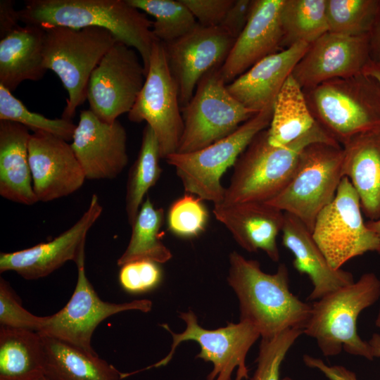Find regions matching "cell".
<instances>
[{"instance_id": "cell-1", "label": "cell", "mask_w": 380, "mask_h": 380, "mask_svg": "<svg viewBox=\"0 0 380 380\" xmlns=\"http://www.w3.org/2000/svg\"><path fill=\"white\" fill-rule=\"evenodd\" d=\"M229 262L227 279L239 300L240 321L253 325L262 338L289 329H304L312 304L290 291L285 264H280L275 273H266L258 261L246 259L235 251L229 254Z\"/></svg>"}, {"instance_id": "cell-2", "label": "cell", "mask_w": 380, "mask_h": 380, "mask_svg": "<svg viewBox=\"0 0 380 380\" xmlns=\"http://www.w3.org/2000/svg\"><path fill=\"white\" fill-rule=\"evenodd\" d=\"M19 11L25 25L105 29L138 52L147 73L156 40L153 21L127 0H28Z\"/></svg>"}, {"instance_id": "cell-3", "label": "cell", "mask_w": 380, "mask_h": 380, "mask_svg": "<svg viewBox=\"0 0 380 380\" xmlns=\"http://www.w3.org/2000/svg\"><path fill=\"white\" fill-rule=\"evenodd\" d=\"M316 142L339 144L317 122L304 135L281 147L269 143L267 129L261 131L233 165L220 204L270 201L289 182L303 149Z\"/></svg>"}, {"instance_id": "cell-4", "label": "cell", "mask_w": 380, "mask_h": 380, "mask_svg": "<svg viewBox=\"0 0 380 380\" xmlns=\"http://www.w3.org/2000/svg\"><path fill=\"white\" fill-rule=\"evenodd\" d=\"M379 298L380 279L372 272L363 274L357 281L315 300L303 333L316 341L324 356L344 350L372 360L368 341L357 334V319Z\"/></svg>"}, {"instance_id": "cell-5", "label": "cell", "mask_w": 380, "mask_h": 380, "mask_svg": "<svg viewBox=\"0 0 380 380\" xmlns=\"http://www.w3.org/2000/svg\"><path fill=\"white\" fill-rule=\"evenodd\" d=\"M303 91L315 121L339 144L380 126V84L364 72Z\"/></svg>"}, {"instance_id": "cell-6", "label": "cell", "mask_w": 380, "mask_h": 380, "mask_svg": "<svg viewBox=\"0 0 380 380\" xmlns=\"http://www.w3.org/2000/svg\"><path fill=\"white\" fill-rule=\"evenodd\" d=\"M43 28L44 65L56 73L66 89L68 98L62 118L72 121L77 108L87 100L92 72L118 40L99 27Z\"/></svg>"}, {"instance_id": "cell-7", "label": "cell", "mask_w": 380, "mask_h": 380, "mask_svg": "<svg viewBox=\"0 0 380 380\" xmlns=\"http://www.w3.org/2000/svg\"><path fill=\"white\" fill-rule=\"evenodd\" d=\"M271 105L243 123L229 135L197 151L167 156L166 163L175 169L184 191L214 205L224 200L225 187L221 178L248 146L253 139L270 126Z\"/></svg>"}, {"instance_id": "cell-8", "label": "cell", "mask_w": 380, "mask_h": 380, "mask_svg": "<svg viewBox=\"0 0 380 380\" xmlns=\"http://www.w3.org/2000/svg\"><path fill=\"white\" fill-rule=\"evenodd\" d=\"M343 149L316 142L301 152L284 189L267 203L298 218L312 232L317 216L335 196L342 179Z\"/></svg>"}, {"instance_id": "cell-9", "label": "cell", "mask_w": 380, "mask_h": 380, "mask_svg": "<svg viewBox=\"0 0 380 380\" xmlns=\"http://www.w3.org/2000/svg\"><path fill=\"white\" fill-rule=\"evenodd\" d=\"M220 68L210 70L201 79L191 99L181 108L184 129L177 153L203 149L229 135L258 113L229 92Z\"/></svg>"}, {"instance_id": "cell-10", "label": "cell", "mask_w": 380, "mask_h": 380, "mask_svg": "<svg viewBox=\"0 0 380 380\" xmlns=\"http://www.w3.org/2000/svg\"><path fill=\"white\" fill-rule=\"evenodd\" d=\"M312 235L335 270L355 257L377 252L380 246L377 236L363 221L360 198L346 177L333 200L317 216Z\"/></svg>"}, {"instance_id": "cell-11", "label": "cell", "mask_w": 380, "mask_h": 380, "mask_svg": "<svg viewBox=\"0 0 380 380\" xmlns=\"http://www.w3.org/2000/svg\"><path fill=\"white\" fill-rule=\"evenodd\" d=\"M179 317L186 323V329L177 334L167 324H162L172 338L170 351L163 359L142 370L166 365L181 343L194 341L201 347V351L196 357L210 362L213 365L206 380H231L236 368L235 380L248 379L246 356L251 346L260 337L258 330L253 325L239 321L210 330L198 324L196 315L191 310L180 312Z\"/></svg>"}, {"instance_id": "cell-12", "label": "cell", "mask_w": 380, "mask_h": 380, "mask_svg": "<svg viewBox=\"0 0 380 380\" xmlns=\"http://www.w3.org/2000/svg\"><path fill=\"white\" fill-rule=\"evenodd\" d=\"M128 118L133 122H146L157 138L161 158L177 153L184 129L178 88L164 44L157 39L153 45L144 84Z\"/></svg>"}, {"instance_id": "cell-13", "label": "cell", "mask_w": 380, "mask_h": 380, "mask_svg": "<svg viewBox=\"0 0 380 380\" xmlns=\"http://www.w3.org/2000/svg\"><path fill=\"white\" fill-rule=\"evenodd\" d=\"M76 265L77 279L71 298L58 312L45 317L38 333L61 340L90 355H98L91 343L94 331L101 322L127 310L148 312L153 304L148 299L122 303L102 300L86 276L84 258Z\"/></svg>"}, {"instance_id": "cell-14", "label": "cell", "mask_w": 380, "mask_h": 380, "mask_svg": "<svg viewBox=\"0 0 380 380\" xmlns=\"http://www.w3.org/2000/svg\"><path fill=\"white\" fill-rule=\"evenodd\" d=\"M137 53L117 41L92 72L87 100L89 110L102 121L114 122L133 107L146 77Z\"/></svg>"}, {"instance_id": "cell-15", "label": "cell", "mask_w": 380, "mask_h": 380, "mask_svg": "<svg viewBox=\"0 0 380 380\" xmlns=\"http://www.w3.org/2000/svg\"><path fill=\"white\" fill-rule=\"evenodd\" d=\"M235 39L220 27L198 23L183 37L164 44L170 72L179 92L181 108L191 99L201 79L226 60Z\"/></svg>"}, {"instance_id": "cell-16", "label": "cell", "mask_w": 380, "mask_h": 380, "mask_svg": "<svg viewBox=\"0 0 380 380\" xmlns=\"http://www.w3.org/2000/svg\"><path fill=\"white\" fill-rule=\"evenodd\" d=\"M103 207L93 194L87 210L68 229L46 243L29 248L0 253V272L14 271L27 280L49 275L68 261L84 258L88 232L101 216Z\"/></svg>"}, {"instance_id": "cell-17", "label": "cell", "mask_w": 380, "mask_h": 380, "mask_svg": "<svg viewBox=\"0 0 380 380\" xmlns=\"http://www.w3.org/2000/svg\"><path fill=\"white\" fill-rule=\"evenodd\" d=\"M127 141L118 120L106 122L89 109L80 112L70 146L86 179H112L128 164Z\"/></svg>"}, {"instance_id": "cell-18", "label": "cell", "mask_w": 380, "mask_h": 380, "mask_svg": "<svg viewBox=\"0 0 380 380\" xmlns=\"http://www.w3.org/2000/svg\"><path fill=\"white\" fill-rule=\"evenodd\" d=\"M368 34L346 36L327 32L310 44L291 75L303 89L363 72L370 61Z\"/></svg>"}, {"instance_id": "cell-19", "label": "cell", "mask_w": 380, "mask_h": 380, "mask_svg": "<svg viewBox=\"0 0 380 380\" xmlns=\"http://www.w3.org/2000/svg\"><path fill=\"white\" fill-rule=\"evenodd\" d=\"M28 155L38 201L68 196L77 191L86 179L70 144L53 134L42 131L32 133Z\"/></svg>"}, {"instance_id": "cell-20", "label": "cell", "mask_w": 380, "mask_h": 380, "mask_svg": "<svg viewBox=\"0 0 380 380\" xmlns=\"http://www.w3.org/2000/svg\"><path fill=\"white\" fill-rule=\"evenodd\" d=\"M284 0H254L249 20L220 68L228 84L265 57L281 50Z\"/></svg>"}, {"instance_id": "cell-21", "label": "cell", "mask_w": 380, "mask_h": 380, "mask_svg": "<svg viewBox=\"0 0 380 380\" xmlns=\"http://www.w3.org/2000/svg\"><path fill=\"white\" fill-rule=\"evenodd\" d=\"M213 215L245 251H262L274 262L279 260L277 243L281 232L284 213L262 202L214 205Z\"/></svg>"}, {"instance_id": "cell-22", "label": "cell", "mask_w": 380, "mask_h": 380, "mask_svg": "<svg viewBox=\"0 0 380 380\" xmlns=\"http://www.w3.org/2000/svg\"><path fill=\"white\" fill-rule=\"evenodd\" d=\"M309 46L298 42L265 57L227 84L229 92L245 107L256 113L273 105L285 81Z\"/></svg>"}, {"instance_id": "cell-23", "label": "cell", "mask_w": 380, "mask_h": 380, "mask_svg": "<svg viewBox=\"0 0 380 380\" xmlns=\"http://www.w3.org/2000/svg\"><path fill=\"white\" fill-rule=\"evenodd\" d=\"M281 233L284 246L294 256V268L299 273L308 275L312 284L308 300H319L355 281L350 272L331 267L312 232L294 215L284 213Z\"/></svg>"}, {"instance_id": "cell-24", "label": "cell", "mask_w": 380, "mask_h": 380, "mask_svg": "<svg viewBox=\"0 0 380 380\" xmlns=\"http://www.w3.org/2000/svg\"><path fill=\"white\" fill-rule=\"evenodd\" d=\"M343 177L360 198L370 220L380 218V126L360 132L343 145Z\"/></svg>"}, {"instance_id": "cell-25", "label": "cell", "mask_w": 380, "mask_h": 380, "mask_svg": "<svg viewBox=\"0 0 380 380\" xmlns=\"http://www.w3.org/2000/svg\"><path fill=\"white\" fill-rule=\"evenodd\" d=\"M30 135L21 124L0 120V195L26 205L38 202L29 163Z\"/></svg>"}, {"instance_id": "cell-26", "label": "cell", "mask_w": 380, "mask_h": 380, "mask_svg": "<svg viewBox=\"0 0 380 380\" xmlns=\"http://www.w3.org/2000/svg\"><path fill=\"white\" fill-rule=\"evenodd\" d=\"M44 28L19 25L0 39V84L13 91L25 80H40L44 65Z\"/></svg>"}, {"instance_id": "cell-27", "label": "cell", "mask_w": 380, "mask_h": 380, "mask_svg": "<svg viewBox=\"0 0 380 380\" xmlns=\"http://www.w3.org/2000/svg\"><path fill=\"white\" fill-rule=\"evenodd\" d=\"M44 375L52 380H120L121 372L99 355L41 335Z\"/></svg>"}, {"instance_id": "cell-28", "label": "cell", "mask_w": 380, "mask_h": 380, "mask_svg": "<svg viewBox=\"0 0 380 380\" xmlns=\"http://www.w3.org/2000/svg\"><path fill=\"white\" fill-rule=\"evenodd\" d=\"M44 376L38 332L0 327V380H38Z\"/></svg>"}, {"instance_id": "cell-29", "label": "cell", "mask_w": 380, "mask_h": 380, "mask_svg": "<svg viewBox=\"0 0 380 380\" xmlns=\"http://www.w3.org/2000/svg\"><path fill=\"white\" fill-rule=\"evenodd\" d=\"M316 123L303 88L290 75L277 94L267 131L269 143L284 146L308 132Z\"/></svg>"}, {"instance_id": "cell-30", "label": "cell", "mask_w": 380, "mask_h": 380, "mask_svg": "<svg viewBox=\"0 0 380 380\" xmlns=\"http://www.w3.org/2000/svg\"><path fill=\"white\" fill-rule=\"evenodd\" d=\"M164 215L163 208H156L150 198L146 197L131 225L130 239L117 261L118 266L139 260L163 264L172 258V253L162 241L160 234Z\"/></svg>"}, {"instance_id": "cell-31", "label": "cell", "mask_w": 380, "mask_h": 380, "mask_svg": "<svg viewBox=\"0 0 380 380\" xmlns=\"http://www.w3.org/2000/svg\"><path fill=\"white\" fill-rule=\"evenodd\" d=\"M160 158L157 138L153 129L146 125L143 130L137 158L129 171L127 181L125 212L130 225L136 219L148 191L160 178L162 173Z\"/></svg>"}, {"instance_id": "cell-32", "label": "cell", "mask_w": 380, "mask_h": 380, "mask_svg": "<svg viewBox=\"0 0 380 380\" xmlns=\"http://www.w3.org/2000/svg\"><path fill=\"white\" fill-rule=\"evenodd\" d=\"M282 49L312 44L328 32L327 0H284L281 8Z\"/></svg>"}, {"instance_id": "cell-33", "label": "cell", "mask_w": 380, "mask_h": 380, "mask_svg": "<svg viewBox=\"0 0 380 380\" xmlns=\"http://www.w3.org/2000/svg\"><path fill=\"white\" fill-rule=\"evenodd\" d=\"M145 14L154 18L152 31L163 44L175 41L192 30L198 24L182 0H127Z\"/></svg>"}, {"instance_id": "cell-34", "label": "cell", "mask_w": 380, "mask_h": 380, "mask_svg": "<svg viewBox=\"0 0 380 380\" xmlns=\"http://www.w3.org/2000/svg\"><path fill=\"white\" fill-rule=\"evenodd\" d=\"M379 0H327L328 32L346 36L367 35Z\"/></svg>"}, {"instance_id": "cell-35", "label": "cell", "mask_w": 380, "mask_h": 380, "mask_svg": "<svg viewBox=\"0 0 380 380\" xmlns=\"http://www.w3.org/2000/svg\"><path fill=\"white\" fill-rule=\"evenodd\" d=\"M0 120L23 125L34 132H45L72 141L76 125L63 118L51 119L30 110L12 92L0 84Z\"/></svg>"}, {"instance_id": "cell-36", "label": "cell", "mask_w": 380, "mask_h": 380, "mask_svg": "<svg viewBox=\"0 0 380 380\" xmlns=\"http://www.w3.org/2000/svg\"><path fill=\"white\" fill-rule=\"evenodd\" d=\"M304 334L300 329H286L272 338H262L256 360L257 367L251 380H293L280 378V367L291 347Z\"/></svg>"}, {"instance_id": "cell-37", "label": "cell", "mask_w": 380, "mask_h": 380, "mask_svg": "<svg viewBox=\"0 0 380 380\" xmlns=\"http://www.w3.org/2000/svg\"><path fill=\"white\" fill-rule=\"evenodd\" d=\"M208 213L203 200L186 194L170 205L167 222L171 233L183 238L194 237L205 229Z\"/></svg>"}, {"instance_id": "cell-38", "label": "cell", "mask_w": 380, "mask_h": 380, "mask_svg": "<svg viewBox=\"0 0 380 380\" xmlns=\"http://www.w3.org/2000/svg\"><path fill=\"white\" fill-rule=\"evenodd\" d=\"M45 317L36 316L25 310L9 283L0 278V327L39 332Z\"/></svg>"}, {"instance_id": "cell-39", "label": "cell", "mask_w": 380, "mask_h": 380, "mask_svg": "<svg viewBox=\"0 0 380 380\" xmlns=\"http://www.w3.org/2000/svg\"><path fill=\"white\" fill-rule=\"evenodd\" d=\"M162 278L159 264L148 260H139L121 266L119 281L127 292L139 293L156 288Z\"/></svg>"}, {"instance_id": "cell-40", "label": "cell", "mask_w": 380, "mask_h": 380, "mask_svg": "<svg viewBox=\"0 0 380 380\" xmlns=\"http://www.w3.org/2000/svg\"><path fill=\"white\" fill-rule=\"evenodd\" d=\"M204 27H218L223 21L234 0H182Z\"/></svg>"}, {"instance_id": "cell-41", "label": "cell", "mask_w": 380, "mask_h": 380, "mask_svg": "<svg viewBox=\"0 0 380 380\" xmlns=\"http://www.w3.org/2000/svg\"><path fill=\"white\" fill-rule=\"evenodd\" d=\"M253 3L254 0H234L219 27L236 40L247 25Z\"/></svg>"}, {"instance_id": "cell-42", "label": "cell", "mask_w": 380, "mask_h": 380, "mask_svg": "<svg viewBox=\"0 0 380 380\" xmlns=\"http://www.w3.org/2000/svg\"><path fill=\"white\" fill-rule=\"evenodd\" d=\"M305 365L321 372L329 380H358L355 372L341 365H329L318 357L308 355L303 357Z\"/></svg>"}, {"instance_id": "cell-43", "label": "cell", "mask_w": 380, "mask_h": 380, "mask_svg": "<svg viewBox=\"0 0 380 380\" xmlns=\"http://www.w3.org/2000/svg\"><path fill=\"white\" fill-rule=\"evenodd\" d=\"M11 0L0 1V39L19 26L20 11L16 10Z\"/></svg>"}, {"instance_id": "cell-44", "label": "cell", "mask_w": 380, "mask_h": 380, "mask_svg": "<svg viewBox=\"0 0 380 380\" xmlns=\"http://www.w3.org/2000/svg\"><path fill=\"white\" fill-rule=\"evenodd\" d=\"M368 44L371 61L380 63V0L374 21L368 34Z\"/></svg>"}, {"instance_id": "cell-45", "label": "cell", "mask_w": 380, "mask_h": 380, "mask_svg": "<svg viewBox=\"0 0 380 380\" xmlns=\"http://www.w3.org/2000/svg\"><path fill=\"white\" fill-rule=\"evenodd\" d=\"M362 72L374 77L380 84V63L370 61L364 68Z\"/></svg>"}, {"instance_id": "cell-46", "label": "cell", "mask_w": 380, "mask_h": 380, "mask_svg": "<svg viewBox=\"0 0 380 380\" xmlns=\"http://www.w3.org/2000/svg\"><path fill=\"white\" fill-rule=\"evenodd\" d=\"M368 343L374 357H380V334H373Z\"/></svg>"}, {"instance_id": "cell-47", "label": "cell", "mask_w": 380, "mask_h": 380, "mask_svg": "<svg viewBox=\"0 0 380 380\" xmlns=\"http://www.w3.org/2000/svg\"><path fill=\"white\" fill-rule=\"evenodd\" d=\"M366 225L374 233L380 242V218L376 220H369L366 222ZM377 253L380 254V246Z\"/></svg>"}, {"instance_id": "cell-48", "label": "cell", "mask_w": 380, "mask_h": 380, "mask_svg": "<svg viewBox=\"0 0 380 380\" xmlns=\"http://www.w3.org/2000/svg\"><path fill=\"white\" fill-rule=\"evenodd\" d=\"M375 324L378 328H380V310L378 312L377 317L375 320Z\"/></svg>"}, {"instance_id": "cell-49", "label": "cell", "mask_w": 380, "mask_h": 380, "mask_svg": "<svg viewBox=\"0 0 380 380\" xmlns=\"http://www.w3.org/2000/svg\"><path fill=\"white\" fill-rule=\"evenodd\" d=\"M38 380H52V379H51L50 378H49L48 376L44 375L42 377H41L40 379H39Z\"/></svg>"}]
</instances>
